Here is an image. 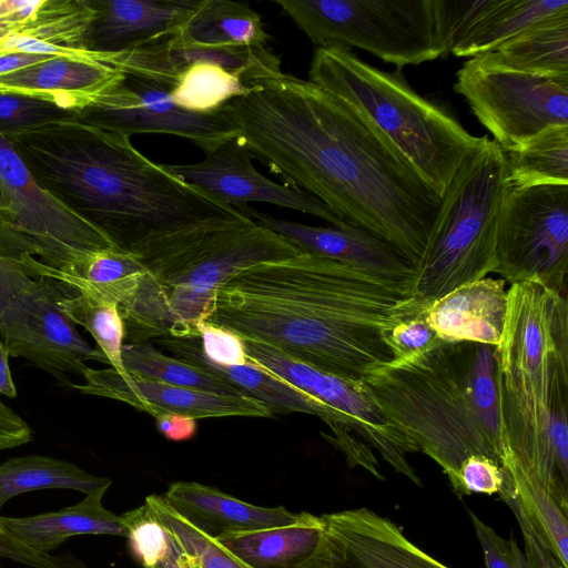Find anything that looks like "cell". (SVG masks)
I'll return each instance as SVG.
<instances>
[{
	"mask_svg": "<svg viewBox=\"0 0 568 568\" xmlns=\"http://www.w3.org/2000/svg\"><path fill=\"white\" fill-rule=\"evenodd\" d=\"M246 87L222 109L253 158L416 267L442 197L396 145L353 105L308 80L280 72Z\"/></svg>",
	"mask_w": 568,
	"mask_h": 568,
	"instance_id": "cell-1",
	"label": "cell"
},
{
	"mask_svg": "<svg viewBox=\"0 0 568 568\" xmlns=\"http://www.w3.org/2000/svg\"><path fill=\"white\" fill-rule=\"evenodd\" d=\"M410 290L308 253L252 265L216 291L203 321L322 372L364 381L393 362L387 334Z\"/></svg>",
	"mask_w": 568,
	"mask_h": 568,
	"instance_id": "cell-2",
	"label": "cell"
},
{
	"mask_svg": "<svg viewBox=\"0 0 568 568\" xmlns=\"http://www.w3.org/2000/svg\"><path fill=\"white\" fill-rule=\"evenodd\" d=\"M9 140L41 186L126 251L156 233L242 214L144 156L130 136L74 118Z\"/></svg>",
	"mask_w": 568,
	"mask_h": 568,
	"instance_id": "cell-3",
	"label": "cell"
},
{
	"mask_svg": "<svg viewBox=\"0 0 568 568\" xmlns=\"http://www.w3.org/2000/svg\"><path fill=\"white\" fill-rule=\"evenodd\" d=\"M498 349L503 468L534 477L567 514V295L538 282L511 284Z\"/></svg>",
	"mask_w": 568,
	"mask_h": 568,
	"instance_id": "cell-4",
	"label": "cell"
},
{
	"mask_svg": "<svg viewBox=\"0 0 568 568\" xmlns=\"http://www.w3.org/2000/svg\"><path fill=\"white\" fill-rule=\"evenodd\" d=\"M364 382L388 418L442 467L455 493L469 456L503 467L497 346L442 342Z\"/></svg>",
	"mask_w": 568,
	"mask_h": 568,
	"instance_id": "cell-5",
	"label": "cell"
},
{
	"mask_svg": "<svg viewBox=\"0 0 568 568\" xmlns=\"http://www.w3.org/2000/svg\"><path fill=\"white\" fill-rule=\"evenodd\" d=\"M130 252L144 274L133 297L118 306L129 343L197 337L223 283L252 265L303 253L243 213L153 234Z\"/></svg>",
	"mask_w": 568,
	"mask_h": 568,
	"instance_id": "cell-6",
	"label": "cell"
},
{
	"mask_svg": "<svg viewBox=\"0 0 568 568\" xmlns=\"http://www.w3.org/2000/svg\"><path fill=\"white\" fill-rule=\"evenodd\" d=\"M308 81L373 122L440 197L463 162L488 141L487 135H471L445 108L416 93L400 69L379 70L351 49L317 48Z\"/></svg>",
	"mask_w": 568,
	"mask_h": 568,
	"instance_id": "cell-7",
	"label": "cell"
},
{
	"mask_svg": "<svg viewBox=\"0 0 568 568\" xmlns=\"http://www.w3.org/2000/svg\"><path fill=\"white\" fill-rule=\"evenodd\" d=\"M509 185L503 149L488 139L460 165L446 189L410 298L422 307L495 268L496 232Z\"/></svg>",
	"mask_w": 568,
	"mask_h": 568,
	"instance_id": "cell-8",
	"label": "cell"
},
{
	"mask_svg": "<svg viewBox=\"0 0 568 568\" xmlns=\"http://www.w3.org/2000/svg\"><path fill=\"white\" fill-rule=\"evenodd\" d=\"M317 48L352 47L397 69L446 55L432 0H276Z\"/></svg>",
	"mask_w": 568,
	"mask_h": 568,
	"instance_id": "cell-9",
	"label": "cell"
},
{
	"mask_svg": "<svg viewBox=\"0 0 568 568\" xmlns=\"http://www.w3.org/2000/svg\"><path fill=\"white\" fill-rule=\"evenodd\" d=\"M243 343L247 363L283 378L332 410L333 435L324 436L351 466L364 467L378 476L376 452L395 471L422 485L407 458L408 454L419 452L418 447L388 418L364 381L322 372L258 343Z\"/></svg>",
	"mask_w": 568,
	"mask_h": 568,
	"instance_id": "cell-10",
	"label": "cell"
},
{
	"mask_svg": "<svg viewBox=\"0 0 568 568\" xmlns=\"http://www.w3.org/2000/svg\"><path fill=\"white\" fill-rule=\"evenodd\" d=\"M568 184L508 187L496 232L495 268L511 284L538 282L567 295Z\"/></svg>",
	"mask_w": 568,
	"mask_h": 568,
	"instance_id": "cell-11",
	"label": "cell"
},
{
	"mask_svg": "<svg viewBox=\"0 0 568 568\" xmlns=\"http://www.w3.org/2000/svg\"><path fill=\"white\" fill-rule=\"evenodd\" d=\"M454 91L504 151L547 128L568 125V75L519 72L470 58L457 71Z\"/></svg>",
	"mask_w": 568,
	"mask_h": 568,
	"instance_id": "cell-12",
	"label": "cell"
},
{
	"mask_svg": "<svg viewBox=\"0 0 568 568\" xmlns=\"http://www.w3.org/2000/svg\"><path fill=\"white\" fill-rule=\"evenodd\" d=\"M0 180L7 202L0 221L45 266L60 271L94 252L118 247L41 186L13 143L2 135Z\"/></svg>",
	"mask_w": 568,
	"mask_h": 568,
	"instance_id": "cell-13",
	"label": "cell"
},
{
	"mask_svg": "<svg viewBox=\"0 0 568 568\" xmlns=\"http://www.w3.org/2000/svg\"><path fill=\"white\" fill-rule=\"evenodd\" d=\"M72 290L51 277L32 278L0 313V336L9 356L23 357L63 379L82 375L87 361L109 364L63 311L61 300Z\"/></svg>",
	"mask_w": 568,
	"mask_h": 568,
	"instance_id": "cell-14",
	"label": "cell"
},
{
	"mask_svg": "<svg viewBox=\"0 0 568 568\" xmlns=\"http://www.w3.org/2000/svg\"><path fill=\"white\" fill-rule=\"evenodd\" d=\"M172 88L146 77L125 73L94 102L75 113L77 121L124 134L163 133L190 140L204 152L237 136L223 109L193 113L179 108Z\"/></svg>",
	"mask_w": 568,
	"mask_h": 568,
	"instance_id": "cell-15",
	"label": "cell"
},
{
	"mask_svg": "<svg viewBox=\"0 0 568 568\" xmlns=\"http://www.w3.org/2000/svg\"><path fill=\"white\" fill-rule=\"evenodd\" d=\"M204 153L201 162L164 166L211 197L234 207L248 202H263L314 215L332 226L347 225L326 204L306 191L275 183L262 175L252 164L253 155L237 138L224 141Z\"/></svg>",
	"mask_w": 568,
	"mask_h": 568,
	"instance_id": "cell-16",
	"label": "cell"
},
{
	"mask_svg": "<svg viewBox=\"0 0 568 568\" xmlns=\"http://www.w3.org/2000/svg\"><path fill=\"white\" fill-rule=\"evenodd\" d=\"M321 539L300 568H449L368 508L322 515Z\"/></svg>",
	"mask_w": 568,
	"mask_h": 568,
	"instance_id": "cell-17",
	"label": "cell"
},
{
	"mask_svg": "<svg viewBox=\"0 0 568 568\" xmlns=\"http://www.w3.org/2000/svg\"><path fill=\"white\" fill-rule=\"evenodd\" d=\"M84 383L71 384L82 394L116 399L153 417L178 414L195 419L207 417H265L270 409L244 395H220L166 384L114 368L93 369L83 374Z\"/></svg>",
	"mask_w": 568,
	"mask_h": 568,
	"instance_id": "cell-18",
	"label": "cell"
},
{
	"mask_svg": "<svg viewBox=\"0 0 568 568\" xmlns=\"http://www.w3.org/2000/svg\"><path fill=\"white\" fill-rule=\"evenodd\" d=\"M94 10L89 0H0V57L60 55L101 62L84 49Z\"/></svg>",
	"mask_w": 568,
	"mask_h": 568,
	"instance_id": "cell-19",
	"label": "cell"
},
{
	"mask_svg": "<svg viewBox=\"0 0 568 568\" xmlns=\"http://www.w3.org/2000/svg\"><path fill=\"white\" fill-rule=\"evenodd\" d=\"M207 62L241 75L246 83L281 71V60L264 47H210L184 42L175 34L115 53H103V63L122 72L150 78L173 89L192 63Z\"/></svg>",
	"mask_w": 568,
	"mask_h": 568,
	"instance_id": "cell-20",
	"label": "cell"
},
{
	"mask_svg": "<svg viewBox=\"0 0 568 568\" xmlns=\"http://www.w3.org/2000/svg\"><path fill=\"white\" fill-rule=\"evenodd\" d=\"M236 209L258 224L281 234L303 253L344 263L412 291L415 267L394 247L363 229L352 225H305L276 219L247 204Z\"/></svg>",
	"mask_w": 568,
	"mask_h": 568,
	"instance_id": "cell-21",
	"label": "cell"
},
{
	"mask_svg": "<svg viewBox=\"0 0 568 568\" xmlns=\"http://www.w3.org/2000/svg\"><path fill=\"white\" fill-rule=\"evenodd\" d=\"M94 10L84 49L131 50L175 34L201 0H89Z\"/></svg>",
	"mask_w": 568,
	"mask_h": 568,
	"instance_id": "cell-22",
	"label": "cell"
},
{
	"mask_svg": "<svg viewBox=\"0 0 568 568\" xmlns=\"http://www.w3.org/2000/svg\"><path fill=\"white\" fill-rule=\"evenodd\" d=\"M122 75L121 70L106 63L55 55L0 75V93L34 98L77 113Z\"/></svg>",
	"mask_w": 568,
	"mask_h": 568,
	"instance_id": "cell-23",
	"label": "cell"
},
{
	"mask_svg": "<svg viewBox=\"0 0 568 568\" xmlns=\"http://www.w3.org/2000/svg\"><path fill=\"white\" fill-rule=\"evenodd\" d=\"M503 278L484 277L463 285L426 307V318L447 343L471 342L499 346L508 311Z\"/></svg>",
	"mask_w": 568,
	"mask_h": 568,
	"instance_id": "cell-24",
	"label": "cell"
},
{
	"mask_svg": "<svg viewBox=\"0 0 568 568\" xmlns=\"http://www.w3.org/2000/svg\"><path fill=\"white\" fill-rule=\"evenodd\" d=\"M178 359L209 372L231 384L243 395L258 400L274 414L305 413L320 417L331 426L335 418L332 410L316 398L283 378L265 372L251 363L223 365L210 361L203 353L200 339L160 337L154 339Z\"/></svg>",
	"mask_w": 568,
	"mask_h": 568,
	"instance_id": "cell-25",
	"label": "cell"
},
{
	"mask_svg": "<svg viewBox=\"0 0 568 568\" xmlns=\"http://www.w3.org/2000/svg\"><path fill=\"white\" fill-rule=\"evenodd\" d=\"M162 497L184 518L214 538L287 525L297 517L283 506L252 505L195 481L173 483Z\"/></svg>",
	"mask_w": 568,
	"mask_h": 568,
	"instance_id": "cell-26",
	"label": "cell"
},
{
	"mask_svg": "<svg viewBox=\"0 0 568 568\" xmlns=\"http://www.w3.org/2000/svg\"><path fill=\"white\" fill-rule=\"evenodd\" d=\"M101 488L73 506L27 517L0 516L7 530L21 544L40 554H51L69 537L77 535H112L128 537L129 527L122 515L105 509Z\"/></svg>",
	"mask_w": 568,
	"mask_h": 568,
	"instance_id": "cell-27",
	"label": "cell"
},
{
	"mask_svg": "<svg viewBox=\"0 0 568 568\" xmlns=\"http://www.w3.org/2000/svg\"><path fill=\"white\" fill-rule=\"evenodd\" d=\"M26 270L31 278L51 277L118 306L133 297L144 274L139 257L120 247L94 252L60 271L32 257Z\"/></svg>",
	"mask_w": 568,
	"mask_h": 568,
	"instance_id": "cell-28",
	"label": "cell"
},
{
	"mask_svg": "<svg viewBox=\"0 0 568 568\" xmlns=\"http://www.w3.org/2000/svg\"><path fill=\"white\" fill-rule=\"evenodd\" d=\"M323 530L322 516L301 513L287 525L215 539L253 568H300L315 550Z\"/></svg>",
	"mask_w": 568,
	"mask_h": 568,
	"instance_id": "cell-29",
	"label": "cell"
},
{
	"mask_svg": "<svg viewBox=\"0 0 568 568\" xmlns=\"http://www.w3.org/2000/svg\"><path fill=\"white\" fill-rule=\"evenodd\" d=\"M488 64L540 75H568V8L474 57Z\"/></svg>",
	"mask_w": 568,
	"mask_h": 568,
	"instance_id": "cell-30",
	"label": "cell"
},
{
	"mask_svg": "<svg viewBox=\"0 0 568 568\" xmlns=\"http://www.w3.org/2000/svg\"><path fill=\"white\" fill-rule=\"evenodd\" d=\"M175 36L210 47H264L270 39L248 3L230 0H201Z\"/></svg>",
	"mask_w": 568,
	"mask_h": 568,
	"instance_id": "cell-31",
	"label": "cell"
},
{
	"mask_svg": "<svg viewBox=\"0 0 568 568\" xmlns=\"http://www.w3.org/2000/svg\"><path fill=\"white\" fill-rule=\"evenodd\" d=\"M112 480L92 475L67 460L28 455L0 464V509L11 498L40 489H72L84 495L109 488Z\"/></svg>",
	"mask_w": 568,
	"mask_h": 568,
	"instance_id": "cell-32",
	"label": "cell"
},
{
	"mask_svg": "<svg viewBox=\"0 0 568 568\" xmlns=\"http://www.w3.org/2000/svg\"><path fill=\"white\" fill-rule=\"evenodd\" d=\"M566 8L568 0H496L450 53L469 58L484 54Z\"/></svg>",
	"mask_w": 568,
	"mask_h": 568,
	"instance_id": "cell-33",
	"label": "cell"
},
{
	"mask_svg": "<svg viewBox=\"0 0 568 568\" xmlns=\"http://www.w3.org/2000/svg\"><path fill=\"white\" fill-rule=\"evenodd\" d=\"M504 156L510 187L568 184V125L547 128Z\"/></svg>",
	"mask_w": 568,
	"mask_h": 568,
	"instance_id": "cell-34",
	"label": "cell"
},
{
	"mask_svg": "<svg viewBox=\"0 0 568 568\" xmlns=\"http://www.w3.org/2000/svg\"><path fill=\"white\" fill-rule=\"evenodd\" d=\"M121 358L125 372L134 375L220 395H243L215 375L164 355L151 342L123 344Z\"/></svg>",
	"mask_w": 568,
	"mask_h": 568,
	"instance_id": "cell-35",
	"label": "cell"
},
{
	"mask_svg": "<svg viewBox=\"0 0 568 568\" xmlns=\"http://www.w3.org/2000/svg\"><path fill=\"white\" fill-rule=\"evenodd\" d=\"M243 78L221 65L196 62L186 67L170 92L174 104L193 113H213L248 92Z\"/></svg>",
	"mask_w": 568,
	"mask_h": 568,
	"instance_id": "cell-36",
	"label": "cell"
},
{
	"mask_svg": "<svg viewBox=\"0 0 568 568\" xmlns=\"http://www.w3.org/2000/svg\"><path fill=\"white\" fill-rule=\"evenodd\" d=\"M504 470L526 517L562 567L568 568L567 514L534 477L516 467Z\"/></svg>",
	"mask_w": 568,
	"mask_h": 568,
	"instance_id": "cell-37",
	"label": "cell"
},
{
	"mask_svg": "<svg viewBox=\"0 0 568 568\" xmlns=\"http://www.w3.org/2000/svg\"><path fill=\"white\" fill-rule=\"evenodd\" d=\"M61 306L75 324L93 336L109 365L120 373H126L121 358L124 324L118 305L72 287L61 300Z\"/></svg>",
	"mask_w": 568,
	"mask_h": 568,
	"instance_id": "cell-38",
	"label": "cell"
},
{
	"mask_svg": "<svg viewBox=\"0 0 568 568\" xmlns=\"http://www.w3.org/2000/svg\"><path fill=\"white\" fill-rule=\"evenodd\" d=\"M145 507L168 529L171 538L184 550L193 554L199 568H253L214 537L184 518L162 496L150 495Z\"/></svg>",
	"mask_w": 568,
	"mask_h": 568,
	"instance_id": "cell-39",
	"label": "cell"
},
{
	"mask_svg": "<svg viewBox=\"0 0 568 568\" xmlns=\"http://www.w3.org/2000/svg\"><path fill=\"white\" fill-rule=\"evenodd\" d=\"M75 112L34 98L0 93V135L9 139L40 125L73 119Z\"/></svg>",
	"mask_w": 568,
	"mask_h": 568,
	"instance_id": "cell-40",
	"label": "cell"
},
{
	"mask_svg": "<svg viewBox=\"0 0 568 568\" xmlns=\"http://www.w3.org/2000/svg\"><path fill=\"white\" fill-rule=\"evenodd\" d=\"M495 2L496 0H432L436 37L446 54L452 52Z\"/></svg>",
	"mask_w": 568,
	"mask_h": 568,
	"instance_id": "cell-41",
	"label": "cell"
},
{
	"mask_svg": "<svg viewBox=\"0 0 568 568\" xmlns=\"http://www.w3.org/2000/svg\"><path fill=\"white\" fill-rule=\"evenodd\" d=\"M129 527V548L144 567L152 568L171 550L168 529L149 511L145 505L122 515Z\"/></svg>",
	"mask_w": 568,
	"mask_h": 568,
	"instance_id": "cell-42",
	"label": "cell"
},
{
	"mask_svg": "<svg viewBox=\"0 0 568 568\" xmlns=\"http://www.w3.org/2000/svg\"><path fill=\"white\" fill-rule=\"evenodd\" d=\"M387 341L393 361L416 355L443 342L427 322L426 307L422 306L397 322L388 332Z\"/></svg>",
	"mask_w": 568,
	"mask_h": 568,
	"instance_id": "cell-43",
	"label": "cell"
},
{
	"mask_svg": "<svg viewBox=\"0 0 568 568\" xmlns=\"http://www.w3.org/2000/svg\"><path fill=\"white\" fill-rule=\"evenodd\" d=\"M30 255L17 235L0 221V313L32 280L24 260Z\"/></svg>",
	"mask_w": 568,
	"mask_h": 568,
	"instance_id": "cell-44",
	"label": "cell"
},
{
	"mask_svg": "<svg viewBox=\"0 0 568 568\" xmlns=\"http://www.w3.org/2000/svg\"><path fill=\"white\" fill-rule=\"evenodd\" d=\"M469 516L484 552L485 568H532L513 538L504 539L471 511Z\"/></svg>",
	"mask_w": 568,
	"mask_h": 568,
	"instance_id": "cell-45",
	"label": "cell"
},
{
	"mask_svg": "<svg viewBox=\"0 0 568 568\" xmlns=\"http://www.w3.org/2000/svg\"><path fill=\"white\" fill-rule=\"evenodd\" d=\"M504 479V468L497 462L487 456L471 455L460 465L456 494H499Z\"/></svg>",
	"mask_w": 568,
	"mask_h": 568,
	"instance_id": "cell-46",
	"label": "cell"
},
{
	"mask_svg": "<svg viewBox=\"0 0 568 568\" xmlns=\"http://www.w3.org/2000/svg\"><path fill=\"white\" fill-rule=\"evenodd\" d=\"M202 351L212 362L223 365L247 363L243 339L232 332L201 321L196 325Z\"/></svg>",
	"mask_w": 568,
	"mask_h": 568,
	"instance_id": "cell-47",
	"label": "cell"
},
{
	"mask_svg": "<svg viewBox=\"0 0 568 568\" xmlns=\"http://www.w3.org/2000/svg\"><path fill=\"white\" fill-rule=\"evenodd\" d=\"M0 557L11 559L31 568H88L70 554H40L17 540L0 520Z\"/></svg>",
	"mask_w": 568,
	"mask_h": 568,
	"instance_id": "cell-48",
	"label": "cell"
},
{
	"mask_svg": "<svg viewBox=\"0 0 568 568\" xmlns=\"http://www.w3.org/2000/svg\"><path fill=\"white\" fill-rule=\"evenodd\" d=\"M503 499L514 511L526 545V556L530 561L532 568H564L555 555L549 550L547 545L542 541L537 534L534 526L530 524L525 513L523 511L518 499L516 498L510 481L505 473L504 486L499 493Z\"/></svg>",
	"mask_w": 568,
	"mask_h": 568,
	"instance_id": "cell-49",
	"label": "cell"
},
{
	"mask_svg": "<svg viewBox=\"0 0 568 568\" xmlns=\"http://www.w3.org/2000/svg\"><path fill=\"white\" fill-rule=\"evenodd\" d=\"M31 437L29 424L0 400V450L27 444Z\"/></svg>",
	"mask_w": 568,
	"mask_h": 568,
	"instance_id": "cell-50",
	"label": "cell"
},
{
	"mask_svg": "<svg viewBox=\"0 0 568 568\" xmlns=\"http://www.w3.org/2000/svg\"><path fill=\"white\" fill-rule=\"evenodd\" d=\"M154 418L156 429L169 440H189L195 436L197 430L196 419L189 416L161 414Z\"/></svg>",
	"mask_w": 568,
	"mask_h": 568,
	"instance_id": "cell-51",
	"label": "cell"
},
{
	"mask_svg": "<svg viewBox=\"0 0 568 568\" xmlns=\"http://www.w3.org/2000/svg\"><path fill=\"white\" fill-rule=\"evenodd\" d=\"M171 542L168 556L152 568H199L197 559L193 554L182 549L172 538Z\"/></svg>",
	"mask_w": 568,
	"mask_h": 568,
	"instance_id": "cell-52",
	"label": "cell"
},
{
	"mask_svg": "<svg viewBox=\"0 0 568 568\" xmlns=\"http://www.w3.org/2000/svg\"><path fill=\"white\" fill-rule=\"evenodd\" d=\"M8 358L9 355L0 338V395L14 398L17 396V388L12 381Z\"/></svg>",
	"mask_w": 568,
	"mask_h": 568,
	"instance_id": "cell-53",
	"label": "cell"
},
{
	"mask_svg": "<svg viewBox=\"0 0 568 568\" xmlns=\"http://www.w3.org/2000/svg\"><path fill=\"white\" fill-rule=\"evenodd\" d=\"M6 206H7V202H6L4 190H3L2 182L0 180V212L4 211Z\"/></svg>",
	"mask_w": 568,
	"mask_h": 568,
	"instance_id": "cell-54",
	"label": "cell"
},
{
	"mask_svg": "<svg viewBox=\"0 0 568 568\" xmlns=\"http://www.w3.org/2000/svg\"><path fill=\"white\" fill-rule=\"evenodd\" d=\"M0 568H1V566H0Z\"/></svg>",
	"mask_w": 568,
	"mask_h": 568,
	"instance_id": "cell-55",
	"label": "cell"
}]
</instances>
